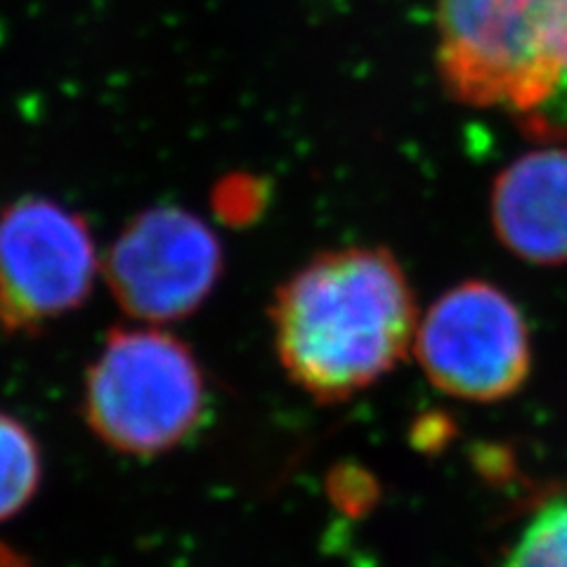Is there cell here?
Listing matches in <instances>:
<instances>
[{
	"instance_id": "11",
	"label": "cell",
	"mask_w": 567,
	"mask_h": 567,
	"mask_svg": "<svg viewBox=\"0 0 567 567\" xmlns=\"http://www.w3.org/2000/svg\"><path fill=\"white\" fill-rule=\"evenodd\" d=\"M0 567H31L20 554H14L12 548L0 544Z\"/></svg>"
},
{
	"instance_id": "9",
	"label": "cell",
	"mask_w": 567,
	"mask_h": 567,
	"mask_svg": "<svg viewBox=\"0 0 567 567\" xmlns=\"http://www.w3.org/2000/svg\"><path fill=\"white\" fill-rule=\"evenodd\" d=\"M502 567H567V502L558 499L535 513Z\"/></svg>"
},
{
	"instance_id": "1",
	"label": "cell",
	"mask_w": 567,
	"mask_h": 567,
	"mask_svg": "<svg viewBox=\"0 0 567 567\" xmlns=\"http://www.w3.org/2000/svg\"><path fill=\"white\" fill-rule=\"evenodd\" d=\"M275 341L287 374L322 402L358 395L414 346L419 312L402 265L350 246L310 260L279 289Z\"/></svg>"
},
{
	"instance_id": "7",
	"label": "cell",
	"mask_w": 567,
	"mask_h": 567,
	"mask_svg": "<svg viewBox=\"0 0 567 567\" xmlns=\"http://www.w3.org/2000/svg\"><path fill=\"white\" fill-rule=\"evenodd\" d=\"M494 233L508 251L535 265L567 262V150L516 158L492 189Z\"/></svg>"
},
{
	"instance_id": "8",
	"label": "cell",
	"mask_w": 567,
	"mask_h": 567,
	"mask_svg": "<svg viewBox=\"0 0 567 567\" xmlns=\"http://www.w3.org/2000/svg\"><path fill=\"white\" fill-rule=\"evenodd\" d=\"M41 450L20 421L0 414V520L20 513L39 492Z\"/></svg>"
},
{
	"instance_id": "3",
	"label": "cell",
	"mask_w": 567,
	"mask_h": 567,
	"mask_svg": "<svg viewBox=\"0 0 567 567\" xmlns=\"http://www.w3.org/2000/svg\"><path fill=\"white\" fill-rule=\"evenodd\" d=\"M83 412L93 433L121 454L171 452L204 419L202 367L171 333L118 329L87 371Z\"/></svg>"
},
{
	"instance_id": "2",
	"label": "cell",
	"mask_w": 567,
	"mask_h": 567,
	"mask_svg": "<svg viewBox=\"0 0 567 567\" xmlns=\"http://www.w3.org/2000/svg\"><path fill=\"white\" fill-rule=\"evenodd\" d=\"M567 39V0H440L437 66L447 91L518 118L551 93Z\"/></svg>"
},
{
	"instance_id": "5",
	"label": "cell",
	"mask_w": 567,
	"mask_h": 567,
	"mask_svg": "<svg viewBox=\"0 0 567 567\" xmlns=\"http://www.w3.org/2000/svg\"><path fill=\"white\" fill-rule=\"evenodd\" d=\"M97 256L76 213L24 199L0 216V324L31 331L83 303Z\"/></svg>"
},
{
	"instance_id": "10",
	"label": "cell",
	"mask_w": 567,
	"mask_h": 567,
	"mask_svg": "<svg viewBox=\"0 0 567 567\" xmlns=\"http://www.w3.org/2000/svg\"><path fill=\"white\" fill-rule=\"evenodd\" d=\"M520 128L535 140L551 142V145H567V39L563 64L551 93L535 110L518 118Z\"/></svg>"
},
{
	"instance_id": "4",
	"label": "cell",
	"mask_w": 567,
	"mask_h": 567,
	"mask_svg": "<svg viewBox=\"0 0 567 567\" xmlns=\"http://www.w3.org/2000/svg\"><path fill=\"white\" fill-rule=\"evenodd\" d=\"M414 350L435 388L468 402L511 398L532 367L520 308L487 281H464L442 293L419 319Z\"/></svg>"
},
{
	"instance_id": "6",
	"label": "cell",
	"mask_w": 567,
	"mask_h": 567,
	"mask_svg": "<svg viewBox=\"0 0 567 567\" xmlns=\"http://www.w3.org/2000/svg\"><path fill=\"white\" fill-rule=\"evenodd\" d=\"M220 268L216 235L192 213L164 206L123 229L106 258V279L128 315L171 322L204 303Z\"/></svg>"
}]
</instances>
